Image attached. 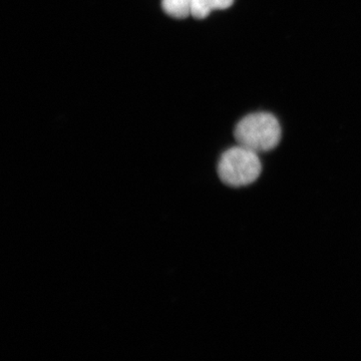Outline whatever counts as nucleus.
Masks as SVG:
<instances>
[{
	"label": "nucleus",
	"mask_w": 361,
	"mask_h": 361,
	"mask_svg": "<svg viewBox=\"0 0 361 361\" xmlns=\"http://www.w3.org/2000/svg\"><path fill=\"white\" fill-rule=\"evenodd\" d=\"M234 135L240 146L262 153L276 148L281 140V127L272 114L260 111L244 116L237 123Z\"/></svg>",
	"instance_id": "1"
},
{
	"label": "nucleus",
	"mask_w": 361,
	"mask_h": 361,
	"mask_svg": "<svg viewBox=\"0 0 361 361\" xmlns=\"http://www.w3.org/2000/svg\"><path fill=\"white\" fill-rule=\"evenodd\" d=\"M262 171L257 153L245 147H233L225 151L218 163V175L225 185L243 187L258 179Z\"/></svg>",
	"instance_id": "2"
},
{
	"label": "nucleus",
	"mask_w": 361,
	"mask_h": 361,
	"mask_svg": "<svg viewBox=\"0 0 361 361\" xmlns=\"http://www.w3.org/2000/svg\"><path fill=\"white\" fill-rule=\"evenodd\" d=\"M234 0H193L191 16L203 20L213 11L226 9L232 6Z\"/></svg>",
	"instance_id": "3"
},
{
	"label": "nucleus",
	"mask_w": 361,
	"mask_h": 361,
	"mask_svg": "<svg viewBox=\"0 0 361 361\" xmlns=\"http://www.w3.org/2000/svg\"><path fill=\"white\" fill-rule=\"evenodd\" d=\"M193 0H161L164 11L171 18H186L191 16Z\"/></svg>",
	"instance_id": "4"
}]
</instances>
